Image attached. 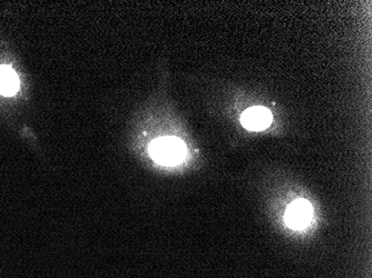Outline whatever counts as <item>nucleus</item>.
I'll return each instance as SVG.
<instances>
[{"instance_id":"obj_1","label":"nucleus","mask_w":372,"mask_h":278,"mask_svg":"<svg viewBox=\"0 0 372 278\" xmlns=\"http://www.w3.org/2000/svg\"><path fill=\"white\" fill-rule=\"evenodd\" d=\"M150 156L162 165H177L186 156L184 143L173 137L158 138L150 144Z\"/></svg>"},{"instance_id":"obj_2","label":"nucleus","mask_w":372,"mask_h":278,"mask_svg":"<svg viewBox=\"0 0 372 278\" xmlns=\"http://www.w3.org/2000/svg\"><path fill=\"white\" fill-rule=\"evenodd\" d=\"M312 216H314V211H312L310 203L299 199L290 205L287 214H286V220L290 227L295 228V230H302L310 224Z\"/></svg>"},{"instance_id":"obj_3","label":"nucleus","mask_w":372,"mask_h":278,"mask_svg":"<svg viewBox=\"0 0 372 278\" xmlns=\"http://www.w3.org/2000/svg\"><path fill=\"white\" fill-rule=\"evenodd\" d=\"M241 121L250 131H262L272 123V115L267 108L252 107L243 112Z\"/></svg>"},{"instance_id":"obj_4","label":"nucleus","mask_w":372,"mask_h":278,"mask_svg":"<svg viewBox=\"0 0 372 278\" xmlns=\"http://www.w3.org/2000/svg\"><path fill=\"white\" fill-rule=\"evenodd\" d=\"M19 91V79L16 72L8 66H0V94L13 96Z\"/></svg>"}]
</instances>
